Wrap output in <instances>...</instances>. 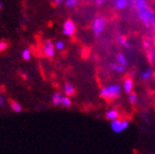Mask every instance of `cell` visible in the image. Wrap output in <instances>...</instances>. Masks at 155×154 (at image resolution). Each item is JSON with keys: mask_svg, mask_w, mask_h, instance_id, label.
Returning a JSON list of instances; mask_svg holds the SVG:
<instances>
[{"mask_svg": "<svg viewBox=\"0 0 155 154\" xmlns=\"http://www.w3.org/2000/svg\"><path fill=\"white\" fill-rule=\"evenodd\" d=\"M95 1H96V3H97V6H101L104 3L105 0H95Z\"/></svg>", "mask_w": 155, "mask_h": 154, "instance_id": "cell-27", "label": "cell"}, {"mask_svg": "<svg viewBox=\"0 0 155 154\" xmlns=\"http://www.w3.org/2000/svg\"><path fill=\"white\" fill-rule=\"evenodd\" d=\"M22 78L24 79V80H28V79H29V76L28 75V74H26V73H24L22 75Z\"/></svg>", "mask_w": 155, "mask_h": 154, "instance_id": "cell-28", "label": "cell"}, {"mask_svg": "<svg viewBox=\"0 0 155 154\" xmlns=\"http://www.w3.org/2000/svg\"><path fill=\"white\" fill-rule=\"evenodd\" d=\"M114 5L116 10H125L130 3L129 0H114Z\"/></svg>", "mask_w": 155, "mask_h": 154, "instance_id": "cell-9", "label": "cell"}, {"mask_svg": "<svg viewBox=\"0 0 155 154\" xmlns=\"http://www.w3.org/2000/svg\"><path fill=\"white\" fill-rule=\"evenodd\" d=\"M54 47H55V48L57 50H63L64 48V42H61V41H58V42L55 43Z\"/></svg>", "mask_w": 155, "mask_h": 154, "instance_id": "cell-22", "label": "cell"}, {"mask_svg": "<svg viewBox=\"0 0 155 154\" xmlns=\"http://www.w3.org/2000/svg\"><path fill=\"white\" fill-rule=\"evenodd\" d=\"M152 76H153V73H152V70L151 69H146V70H144L140 77H141V79L145 81H148L150 80L151 78H152Z\"/></svg>", "mask_w": 155, "mask_h": 154, "instance_id": "cell-15", "label": "cell"}, {"mask_svg": "<svg viewBox=\"0 0 155 154\" xmlns=\"http://www.w3.org/2000/svg\"><path fill=\"white\" fill-rule=\"evenodd\" d=\"M148 59L150 63L155 61V50L154 49H149L148 51Z\"/></svg>", "mask_w": 155, "mask_h": 154, "instance_id": "cell-20", "label": "cell"}, {"mask_svg": "<svg viewBox=\"0 0 155 154\" xmlns=\"http://www.w3.org/2000/svg\"><path fill=\"white\" fill-rule=\"evenodd\" d=\"M105 117L108 120H110L112 122L114 120H116V119L119 118V113H118V111H116L115 109H110L109 111L106 112Z\"/></svg>", "mask_w": 155, "mask_h": 154, "instance_id": "cell-8", "label": "cell"}, {"mask_svg": "<svg viewBox=\"0 0 155 154\" xmlns=\"http://www.w3.org/2000/svg\"><path fill=\"white\" fill-rule=\"evenodd\" d=\"M9 105H10V108H11V110L14 113H19L23 111V108L21 106L20 103H18L17 101H15V100H10L9 102Z\"/></svg>", "mask_w": 155, "mask_h": 154, "instance_id": "cell-11", "label": "cell"}, {"mask_svg": "<svg viewBox=\"0 0 155 154\" xmlns=\"http://www.w3.org/2000/svg\"><path fill=\"white\" fill-rule=\"evenodd\" d=\"M150 27L153 28L154 32H155V13L152 15V17H151V20H150Z\"/></svg>", "mask_w": 155, "mask_h": 154, "instance_id": "cell-25", "label": "cell"}, {"mask_svg": "<svg viewBox=\"0 0 155 154\" xmlns=\"http://www.w3.org/2000/svg\"><path fill=\"white\" fill-rule=\"evenodd\" d=\"M75 87L73 86V84L71 83H65L64 84V93L65 95V97H70L71 96H73L75 94Z\"/></svg>", "mask_w": 155, "mask_h": 154, "instance_id": "cell-10", "label": "cell"}, {"mask_svg": "<svg viewBox=\"0 0 155 154\" xmlns=\"http://www.w3.org/2000/svg\"><path fill=\"white\" fill-rule=\"evenodd\" d=\"M149 154H152V153H149Z\"/></svg>", "mask_w": 155, "mask_h": 154, "instance_id": "cell-31", "label": "cell"}, {"mask_svg": "<svg viewBox=\"0 0 155 154\" xmlns=\"http://www.w3.org/2000/svg\"><path fill=\"white\" fill-rule=\"evenodd\" d=\"M128 98H129V101H130V104H133V105H135V104L137 103V101H138L137 96H136L134 93H131V94H130V95H129V97H128Z\"/></svg>", "mask_w": 155, "mask_h": 154, "instance_id": "cell-19", "label": "cell"}, {"mask_svg": "<svg viewBox=\"0 0 155 154\" xmlns=\"http://www.w3.org/2000/svg\"><path fill=\"white\" fill-rule=\"evenodd\" d=\"M6 99H5V97H3V96H1L0 95V107L1 108H3V107H5V105H6Z\"/></svg>", "mask_w": 155, "mask_h": 154, "instance_id": "cell-24", "label": "cell"}, {"mask_svg": "<svg viewBox=\"0 0 155 154\" xmlns=\"http://www.w3.org/2000/svg\"><path fill=\"white\" fill-rule=\"evenodd\" d=\"M130 126V123L128 120H121V119H116L111 122L110 127L111 129L115 133H121L124 130H126Z\"/></svg>", "mask_w": 155, "mask_h": 154, "instance_id": "cell-4", "label": "cell"}, {"mask_svg": "<svg viewBox=\"0 0 155 154\" xmlns=\"http://www.w3.org/2000/svg\"><path fill=\"white\" fill-rule=\"evenodd\" d=\"M144 48H147V49H148V48H150V42L149 41H144Z\"/></svg>", "mask_w": 155, "mask_h": 154, "instance_id": "cell-26", "label": "cell"}, {"mask_svg": "<svg viewBox=\"0 0 155 154\" xmlns=\"http://www.w3.org/2000/svg\"><path fill=\"white\" fill-rule=\"evenodd\" d=\"M107 27V19L103 16H97L92 24L93 33L96 36H100Z\"/></svg>", "mask_w": 155, "mask_h": 154, "instance_id": "cell-3", "label": "cell"}, {"mask_svg": "<svg viewBox=\"0 0 155 154\" xmlns=\"http://www.w3.org/2000/svg\"><path fill=\"white\" fill-rule=\"evenodd\" d=\"M78 2H79V0H65V5L68 8H72L75 7L78 4Z\"/></svg>", "mask_w": 155, "mask_h": 154, "instance_id": "cell-21", "label": "cell"}, {"mask_svg": "<svg viewBox=\"0 0 155 154\" xmlns=\"http://www.w3.org/2000/svg\"><path fill=\"white\" fill-rule=\"evenodd\" d=\"M22 59L24 61H29L30 58H31V53H30V50L28 48H25L24 50L22 51Z\"/></svg>", "mask_w": 155, "mask_h": 154, "instance_id": "cell-18", "label": "cell"}, {"mask_svg": "<svg viewBox=\"0 0 155 154\" xmlns=\"http://www.w3.org/2000/svg\"><path fill=\"white\" fill-rule=\"evenodd\" d=\"M110 67H111V69L114 71V72H115V73H118V74H122V73H124L125 72V66H122V65H120V64H112L111 65H110Z\"/></svg>", "mask_w": 155, "mask_h": 154, "instance_id": "cell-16", "label": "cell"}, {"mask_svg": "<svg viewBox=\"0 0 155 154\" xmlns=\"http://www.w3.org/2000/svg\"><path fill=\"white\" fill-rule=\"evenodd\" d=\"M61 105H63L64 108H70L72 106V100L69 97H64L61 99Z\"/></svg>", "mask_w": 155, "mask_h": 154, "instance_id": "cell-17", "label": "cell"}, {"mask_svg": "<svg viewBox=\"0 0 155 154\" xmlns=\"http://www.w3.org/2000/svg\"><path fill=\"white\" fill-rule=\"evenodd\" d=\"M122 87L118 83H112L109 85L102 87L99 91V95L101 97L107 100H112V99L117 98L121 95Z\"/></svg>", "mask_w": 155, "mask_h": 154, "instance_id": "cell-2", "label": "cell"}, {"mask_svg": "<svg viewBox=\"0 0 155 154\" xmlns=\"http://www.w3.org/2000/svg\"><path fill=\"white\" fill-rule=\"evenodd\" d=\"M134 80L130 78V77H128L125 80H123V83H122V90L125 92L126 94L130 95L133 93L134 91Z\"/></svg>", "mask_w": 155, "mask_h": 154, "instance_id": "cell-7", "label": "cell"}, {"mask_svg": "<svg viewBox=\"0 0 155 154\" xmlns=\"http://www.w3.org/2000/svg\"><path fill=\"white\" fill-rule=\"evenodd\" d=\"M44 53L48 58H53L55 56V47L50 40H46L44 43Z\"/></svg>", "mask_w": 155, "mask_h": 154, "instance_id": "cell-6", "label": "cell"}, {"mask_svg": "<svg viewBox=\"0 0 155 154\" xmlns=\"http://www.w3.org/2000/svg\"><path fill=\"white\" fill-rule=\"evenodd\" d=\"M115 59H116V64H118L122 66H125V67L127 66L128 60H127L126 56H124L122 53H118L117 55H116Z\"/></svg>", "mask_w": 155, "mask_h": 154, "instance_id": "cell-13", "label": "cell"}, {"mask_svg": "<svg viewBox=\"0 0 155 154\" xmlns=\"http://www.w3.org/2000/svg\"><path fill=\"white\" fill-rule=\"evenodd\" d=\"M63 33L66 36H73L76 33V26L72 20L68 19L64 22L63 26Z\"/></svg>", "mask_w": 155, "mask_h": 154, "instance_id": "cell-5", "label": "cell"}, {"mask_svg": "<svg viewBox=\"0 0 155 154\" xmlns=\"http://www.w3.org/2000/svg\"><path fill=\"white\" fill-rule=\"evenodd\" d=\"M8 48V43L7 42H0V52H3Z\"/></svg>", "mask_w": 155, "mask_h": 154, "instance_id": "cell-23", "label": "cell"}, {"mask_svg": "<svg viewBox=\"0 0 155 154\" xmlns=\"http://www.w3.org/2000/svg\"><path fill=\"white\" fill-rule=\"evenodd\" d=\"M54 1H55V3H56V4H61V2L64 1V0H54Z\"/></svg>", "mask_w": 155, "mask_h": 154, "instance_id": "cell-29", "label": "cell"}, {"mask_svg": "<svg viewBox=\"0 0 155 154\" xmlns=\"http://www.w3.org/2000/svg\"><path fill=\"white\" fill-rule=\"evenodd\" d=\"M1 10H2V3L0 2V11H1Z\"/></svg>", "mask_w": 155, "mask_h": 154, "instance_id": "cell-30", "label": "cell"}, {"mask_svg": "<svg viewBox=\"0 0 155 154\" xmlns=\"http://www.w3.org/2000/svg\"><path fill=\"white\" fill-rule=\"evenodd\" d=\"M117 41L119 43L120 45H122L123 48H125L127 49H130L131 47H130V44L129 43V41L127 40V38L126 37H124L123 35H119L117 37Z\"/></svg>", "mask_w": 155, "mask_h": 154, "instance_id": "cell-14", "label": "cell"}, {"mask_svg": "<svg viewBox=\"0 0 155 154\" xmlns=\"http://www.w3.org/2000/svg\"><path fill=\"white\" fill-rule=\"evenodd\" d=\"M64 96L61 93H59V92H57V93L55 94H53L52 96V103L54 106H56V107H59L61 103V99H63Z\"/></svg>", "mask_w": 155, "mask_h": 154, "instance_id": "cell-12", "label": "cell"}, {"mask_svg": "<svg viewBox=\"0 0 155 154\" xmlns=\"http://www.w3.org/2000/svg\"><path fill=\"white\" fill-rule=\"evenodd\" d=\"M134 8L135 9L137 16L139 20L142 22V24L147 28L150 27V20L152 15L154 14V11L148 6L147 0H134Z\"/></svg>", "mask_w": 155, "mask_h": 154, "instance_id": "cell-1", "label": "cell"}]
</instances>
